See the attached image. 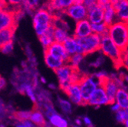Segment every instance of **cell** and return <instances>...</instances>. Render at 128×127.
Masks as SVG:
<instances>
[{"mask_svg": "<svg viewBox=\"0 0 128 127\" xmlns=\"http://www.w3.org/2000/svg\"><path fill=\"white\" fill-rule=\"evenodd\" d=\"M114 102H116L120 106V109L127 110L128 109V91H126L124 88H120L116 95Z\"/></svg>", "mask_w": 128, "mask_h": 127, "instance_id": "obj_19", "label": "cell"}, {"mask_svg": "<svg viewBox=\"0 0 128 127\" xmlns=\"http://www.w3.org/2000/svg\"><path fill=\"white\" fill-rule=\"evenodd\" d=\"M30 120L35 126L39 127H44L46 125L45 115L42 111L39 110H34L33 111H31Z\"/></svg>", "mask_w": 128, "mask_h": 127, "instance_id": "obj_20", "label": "cell"}, {"mask_svg": "<svg viewBox=\"0 0 128 127\" xmlns=\"http://www.w3.org/2000/svg\"><path fill=\"white\" fill-rule=\"evenodd\" d=\"M84 57H85V56L82 55V54H78V53L74 54L72 56H70L67 63L73 69H78V66L80 64H81V62H82Z\"/></svg>", "mask_w": 128, "mask_h": 127, "instance_id": "obj_26", "label": "cell"}, {"mask_svg": "<svg viewBox=\"0 0 128 127\" xmlns=\"http://www.w3.org/2000/svg\"><path fill=\"white\" fill-rule=\"evenodd\" d=\"M124 124L125 127H128V118H127V119H126V120L124 123Z\"/></svg>", "mask_w": 128, "mask_h": 127, "instance_id": "obj_42", "label": "cell"}, {"mask_svg": "<svg viewBox=\"0 0 128 127\" xmlns=\"http://www.w3.org/2000/svg\"><path fill=\"white\" fill-rule=\"evenodd\" d=\"M54 26L51 27L44 34L39 37V40L42 46L44 47V50H46L48 47H50L52 45V43L55 42L54 37Z\"/></svg>", "mask_w": 128, "mask_h": 127, "instance_id": "obj_18", "label": "cell"}, {"mask_svg": "<svg viewBox=\"0 0 128 127\" xmlns=\"http://www.w3.org/2000/svg\"><path fill=\"white\" fill-rule=\"evenodd\" d=\"M73 127H81V126H76L75 125V126H73Z\"/></svg>", "mask_w": 128, "mask_h": 127, "instance_id": "obj_43", "label": "cell"}, {"mask_svg": "<svg viewBox=\"0 0 128 127\" xmlns=\"http://www.w3.org/2000/svg\"><path fill=\"white\" fill-rule=\"evenodd\" d=\"M100 51L104 56L110 58L117 67L121 66L120 59H121L122 51L111 40V39L109 37L108 35L102 37Z\"/></svg>", "mask_w": 128, "mask_h": 127, "instance_id": "obj_3", "label": "cell"}, {"mask_svg": "<svg viewBox=\"0 0 128 127\" xmlns=\"http://www.w3.org/2000/svg\"><path fill=\"white\" fill-rule=\"evenodd\" d=\"M87 19L92 24H98L104 21V9L98 5V2L88 9Z\"/></svg>", "mask_w": 128, "mask_h": 127, "instance_id": "obj_15", "label": "cell"}, {"mask_svg": "<svg viewBox=\"0 0 128 127\" xmlns=\"http://www.w3.org/2000/svg\"><path fill=\"white\" fill-rule=\"evenodd\" d=\"M70 37L71 36L69 33L68 30L62 28V27H54V37L55 42L63 43Z\"/></svg>", "mask_w": 128, "mask_h": 127, "instance_id": "obj_21", "label": "cell"}, {"mask_svg": "<svg viewBox=\"0 0 128 127\" xmlns=\"http://www.w3.org/2000/svg\"><path fill=\"white\" fill-rule=\"evenodd\" d=\"M23 3L24 4V5L27 7L28 9L34 10L35 8L38 7L40 2L39 1H24L23 2Z\"/></svg>", "mask_w": 128, "mask_h": 127, "instance_id": "obj_32", "label": "cell"}, {"mask_svg": "<svg viewBox=\"0 0 128 127\" xmlns=\"http://www.w3.org/2000/svg\"><path fill=\"white\" fill-rule=\"evenodd\" d=\"M21 90L28 95V97L32 102L34 104L38 103V96L35 93L33 85L28 83H24L21 85Z\"/></svg>", "mask_w": 128, "mask_h": 127, "instance_id": "obj_23", "label": "cell"}, {"mask_svg": "<svg viewBox=\"0 0 128 127\" xmlns=\"http://www.w3.org/2000/svg\"><path fill=\"white\" fill-rule=\"evenodd\" d=\"M78 84L83 101L85 104H87L92 94L101 85V82L94 75H83Z\"/></svg>", "mask_w": 128, "mask_h": 127, "instance_id": "obj_4", "label": "cell"}, {"mask_svg": "<svg viewBox=\"0 0 128 127\" xmlns=\"http://www.w3.org/2000/svg\"><path fill=\"white\" fill-rule=\"evenodd\" d=\"M92 24L88 19H85L76 22L75 28L73 30V37L76 39L85 38L92 34Z\"/></svg>", "mask_w": 128, "mask_h": 127, "instance_id": "obj_10", "label": "cell"}, {"mask_svg": "<svg viewBox=\"0 0 128 127\" xmlns=\"http://www.w3.org/2000/svg\"><path fill=\"white\" fill-rule=\"evenodd\" d=\"M87 104L95 107H99L103 105L110 104V100L105 92V90L102 85L98 87V88L94 91V92L92 94L91 98H89L88 101L87 102Z\"/></svg>", "mask_w": 128, "mask_h": 127, "instance_id": "obj_8", "label": "cell"}, {"mask_svg": "<svg viewBox=\"0 0 128 127\" xmlns=\"http://www.w3.org/2000/svg\"><path fill=\"white\" fill-rule=\"evenodd\" d=\"M111 4L115 9L118 21L128 23V0H112Z\"/></svg>", "mask_w": 128, "mask_h": 127, "instance_id": "obj_11", "label": "cell"}, {"mask_svg": "<svg viewBox=\"0 0 128 127\" xmlns=\"http://www.w3.org/2000/svg\"><path fill=\"white\" fill-rule=\"evenodd\" d=\"M16 27V15L12 10L5 9L0 11V30L15 28Z\"/></svg>", "mask_w": 128, "mask_h": 127, "instance_id": "obj_12", "label": "cell"}, {"mask_svg": "<svg viewBox=\"0 0 128 127\" xmlns=\"http://www.w3.org/2000/svg\"><path fill=\"white\" fill-rule=\"evenodd\" d=\"M6 85V79L0 76V91L2 90L5 88Z\"/></svg>", "mask_w": 128, "mask_h": 127, "instance_id": "obj_37", "label": "cell"}, {"mask_svg": "<svg viewBox=\"0 0 128 127\" xmlns=\"http://www.w3.org/2000/svg\"><path fill=\"white\" fill-rule=\"evenodd\" d=\"M127 110H128V109H127Z\"/></svg>", "mask_w": 128, "mask_h": 127, "instance_id": "obj_45", "label": "cell"}, {"mask_svg": "<svg viewBox=\"0 0 128 127\" xmlns=\"http://www.w3.org/2000/svg\"><path fill=\"white\" fill-rule=\"evenodd\" d=\"M63 46L65 47L67 53L70 56H72L74 54L78 53L79 45H78L77 39L75 37L71 36L70 37H69L63 43Z\"/></svg>", "mask_w": 128, "mask_h": 127, "instance_id": "obj_17", "label": "cell"}, {"mask_svg": "<svg viewBox=\"0 0 128 127\" xmlns=\"http://www.w3.org/2000/svg\"><path fill=\"white\" fill-rule=\"evenodd\" d=\"M58 104L62 110V112L65 114H71L72 112V103L66 99L58 98Z\"/></svg>", "mask_w": 128, "mask_h": 127, "instance_id": "obj_25", "label": "cell"}, {"mask_svg": "<svg viewBox=\"0 0 128 127\" xmlns=\"http://www.w3.org/2000/svg\"><path fill=\"white\" fill-rule=\"evenodd\" d=\"M92 32L94 34H98L102 37L106 36L108 34L109 26L106 24L104 21L98 24H92Z\"/></svg>", "mask_w": 128, "mask_h": 127, "instance_id": "obj_24", "label": "cell"}, {"mask_svg": "<svg viewBox=\"0 0 128 127\" xmlns=\"http://www.w3.org/2000/svg\"><path fill=\"white\" fill-rule=\"evenodd\" d=\"M15 28H8L0 30V48L8 43L13 41Z\"/></svg>", "mask_w": 128, "mask_h": 127, "instance_id": "obj_22", "label": "cell"}, {"mask_svg": "<svg viewBox=\"0 0 128 127\" xmlns=\"http://www.w3.org/2000/svg\"><path fill=\"white\" fill-rule=\"evenodd\" d=\"M115 114H116V116H115L116 120L118 123H124L126 120V119L128 118V110L120 109Z\"/></svg>", "mask_w": 128, "mask_h": 127, "instance_id": "obj_29", "label": "cell"}, {"mask_svg": "<svg viewBox=\"0 0 128 127\" xmlns=\"http://www.w3.org/2000/svg\"><path fill=\"white\" fill-rule=\"evenodd\" d=\"M13 49H14V43L12 41V42L8 43L6 45H4L3 46H2L1 48H0V51L4 54H10L12 53Z\"/></svg>", "mask_w": 128, "mask_h": 127, "instance_id": "obj_31", "label": "cell"}, {"mask_svg": "<svg viewBox=\"0 0 128 127\" xmlns=\"http://www.w3.org/2000/svg\"><path fill=\"white\" fill-rule=\"evenodd\" d=\"M44 61L47 67H49L54 72L62 67L64 64H66V62L62 59L54 57L47 53H44Z\"/></svg>", "mask_w": 128, "mask_h": 127, "instance_id": "obj_16", "label": "cell"}, {"mask_svg": "<svg viewBox=\"0 0 128 127\" xmlns=\"http://www.w3.org/2000/svg\"><path fill=\"white\" fill-rule=\"evenodd\" d=\"M77 40L82 50V53L84 56L100 51L102 36L98 34L92 33L91 35L85 38L77 39Z\"/></svg>", "mask_w": 128, "mask_h": 127, "instance_id": "obj_5", "label": "cell"}, {"mask_svg": "<svg viewBox=\"0 0 128 127\" xmlns=\"http://www.w3.org/2000/svg\"><path fill=\"white\" fill-rule=\"evenodd\" d=\"M65 93L67 94L69 100L72 104L76 105H86L82 99L81 89L78 83L71 85Z\"/></svg>", "mask_w": 128, "mask_h": 127, "instance_id": "obj_14", "label": "cell"}, {"mask_svg": "<svg viewBox=\"0 0 128 127\" xmlns=\"http://www.w3.org/2000/svg\"><path fill=\"white\" fill-rule=\"evenodd\" d=\"M82 121L84 123V124L87 126V127H93L92 125V122L91 120V119L88 117H84L82 118Z\"/></svg>", "mask_w": 128, "mask_h": 127, "instance_id": "obj_34", "label": "cell"}, {"mask_svg": "<svg viewBox=\"0 0 128 127\" xmlns=\"http://www.w3.org/2000/svg\"><path fill=\"white\" fill-rule=\"evenodd\" d=\"M35 126H36L29 120L24 121H18L16 123L14 127H35Z\"/></svg>", "mask_w": 128, "mask_h": 127, "instance_id": "obj_33", "label": "cell"}, {"mask_svg": "<svg viewBox=\"0 0 128 127\" xmlns=\"http://www.w3.org/2000/svg\"><path fill=\"white\" fill-rule=\"evenodd\" d=\"M31 114V111L28 110H22L18 111L15 114V117L18 121H24V120H29Z\"/></svg>", "mask_w": 128, "mask_h": 127, "instance_id": "obj_28", "label": "cell"}, {"mask_svg": "<svg viewBox=\"0 0 128 127\" xmlns=\"http://www.w3.org/2000/svg\"><path fill=\"white\" fill-rule=\"evenodd\" d=\"M8 5V2L4 1V0H0V11H3L5 9H7Z\"/></svg>", "mask_w": 128, "mask_h": 127, "instance_id": "obj_36", "label": "cell"}, {"mask_svg": "<svg viewBox=\"0 0 128 127\" xmlns=\"http://www.w3.org/2000/svg\"><path fill=\"white\" fill-rule=\"evenodd\" d=\"M58 127H69V122L66 119L63 118L61 121L60 124L58 126Z\"/></svg>", "mask_w": 128, "mask_h": 127, "instance_id": "obj_38", "label": "cell"}, {"mask_svg": "<svg viewBox=\"0 0 128 127\" xmlns=\"http://www.w3.org/2000/svg\"><path fill=\"white\" fill-rule=\"evenodd\" d=\"M127 28H128V23H127Z\"/></svg>", "mask_w": 128, "mask_h": 127, "instance_id": "obj_44", "label": "cell"}, {"mask_svg": "<svg viewBox=\"0 0 128 127\" xmlns=\"http://www.w3.org/2000/svg\"><path fill=\"white\" fill-rule=\"evenodd\" d=\"M120 64H121V66L124 67L126 69L128 70V48L122 51Z\"/></svg>", "mask_w": 128, "mask_h": 127, "instance_id": "obj_30", "label": "cell"}, {"mask_svg": "<svg viewBox=\"0 0 128 127\" xmlns=\"http://www.w3.org/2000/svg\"><path fill=\"white\" fill-rule=\"evenodd\" d=\"M44 53H47L54 57L60 59L66 63L68 62L70 57V56L67 53L65 47H64L63 43H60L57 42L53 43L50 47H48L46 50H44Z\"/></svg>", "mask_w": 128, "mask_h": 127, "instance_id": "obj_13", "label": "cell"}, {"mask_svg": "<svg viewBox=\"0 0 128 127\" xmlns=\"http://www.w3.org/2000/svg\"><path fill=\"white\" fill-rule=\"evenodd\" d=\"M82 120H81L80 118H76L75 120V123H76V126H81L82 125Z\"/></svg>", "mask_w": 128, "mask_h": 127, "instance_id": "obj_39", "label": "cell"}, {"mask_svg": "<svg viewBox=\"0 0 128 127\" xmlns=\"http://www.w3.org/2000/svg\"><path fill=\"white\" fill-rule=\"evenodd\" d=\"M110 110L116 114L117 112H118V111L120 110V107L116 102H114V103H112L110 104Z\"/></svg>", "mask_w": 128, "mask_h": 127, "instance_id": "obj_35", "label": "cell"}, {"mask_svg": "<svg viewBox=\"0 0 128 127\" xmlns=\"http://www.w3.org/2000/svg\"><path fill=\"white\" fill-rule=\"evenodd\" d=\"M54 19L52 13L45 6L36 9L33 14V26L36 34L38 37L44 34L54 26Z\"/></svg>", "mask_w": 128, "mask_h": 127, "instance_id": "obj_1", "label": "cell"}, {"mask_svg": "<svg viewBox=\"0 0 128 127\" xmlns=\"http://www.w3.org/2000/svg\"><path fill=\"white\" fill-rule=\"evenodd\" d=\"M65 14L76 22L87 19L88 8L83 3V0H74L73 4L66 10Z\"/></svg>", "mask_w": 128, "mask_h": 127, "instance_id": "obj_7", "label": "cell"}, {"mask_svg": "<svg viewBox=\"0 0 128 127\" xmlns=\"http://www.w3.org/2000/svg\"><path fill=\"white\" fill-rule=\"evenodd\" d=\"M40 82L42 83V84H46V80L44 77H40Z\"/></svg>", "mask_w": 128, "mask_h": 127, "instance_id": "obj_40", "label": "cell"}, {"mask_svg": "<svg viewBox=\"0 0 128 127\" xmlns=\"http://www.w3.org/2000/svg\"><path fill=\"white\" fill-rule=\"evenodd\" d=\"M47 119H48V121H49V123L53 127H58V126L60 124L61 121L62 120L63 117L58 113H55L50 117H48Z\"/></svg>", "mask_w": 128, "mask_h": 127, "instance_id": "obj_27", "label": "cell"}, {"mask_svg": "<svg viewBox=\"0 0 128 127\" xmlns=\"http://www.w3.org/2000/svg\"><path fill=\"white\" fill-rule=\"evenodd\" d=\"M108 35L121 51L128 48L127 24L120 21H115L109 26Z\"/></svg>", "mask_w": 128, "mask_h": 127, "instance_id": "obj_2", "label": "cell"}, {"mask_svg": "<svg viewBox=\"0 0 128 127\" xmlns=\"http://www.w3.org/2000/svg\"><path fill=\"white\" fill-rule=\"evenodd\" d=\"M98 3L104 9V22L108 26L118 21L114 8L111 4V1L108 0H100Z\"/></svg>", "mask_w": 128, "mask_h": 127, "instance_id": "obj_9", "label": "cell"}, {"mask_svg": "<svg viewBox=\"0 0 128 127\" xmlns=\"http://www.w3.org/2000/svg\"><path fill=\"white\" fill-rule=\"evenodd\" d=\"M76 69L70 66L68 63L64 64L62 67L55 71L60 82V88L65 92L71 85H72V76Z\"/></svg>", "mask_w": 128, "mask_h": 127, "instance_id": "obj_6", "label": "cell"}, {"mask_svg": "<svg viewBox=\"0 0 128 127\" xmlns=\"http://www.w3.org/2000/svg\"><path fill=\"white\" fill-rule=\"evenodd\" d=\"M49 88H50V89H53V90H54V89L56 88V86L54 85V84L51 83V84H50V85H49Z\"/></svg>", "mask_w": 128, "mask_h": 127, "instance_id": "obj_41", "label": "cell"}]
</instances>
